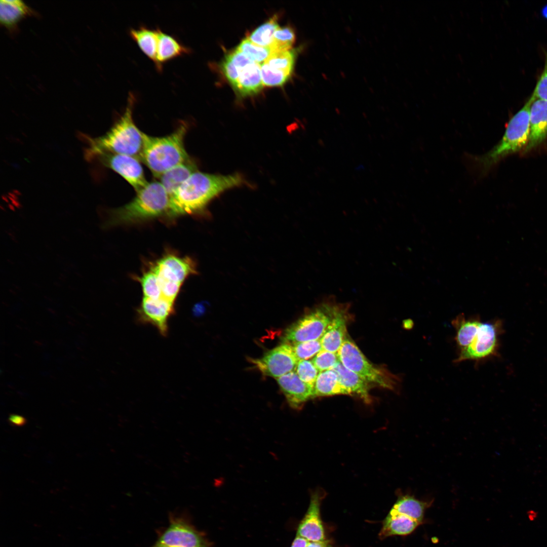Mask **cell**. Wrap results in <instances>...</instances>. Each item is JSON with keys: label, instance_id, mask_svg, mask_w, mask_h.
Instances as JSON below:
<instances>
[{"label": "cell", "instance_id": "obj_1", "mask_svg": "<svg viewBox=\"0 0 547 547\" xmlns=\"http://www.w3.org/2000/svg\"><path fill=\"white\" fill-rule=\"evenodd\" d=\"M243 176L209 174L197 171L170 197L168 217L202 212L222 192L242 185Z\"/></svg>", "mask_w": 547, "mask_h": 547}, {"label": "cell", "instance_id": "obj_2", "mask_svg": "<svg viewBox=\"0 0 547 547\" xmlns=\"http://www.w3.org/2000/svg\"><path fill=\"white\" fill-rule=\"evenodd\" d=\"M529 98L509 121L500 140L490 150L481 155L465 154L464 161L468 169L479 178L486 176L501 160L513 153L523 151L529 135L530 107Z\"/></svg>", "mask_w": 547, "mask_h": 547}, {"label": "cell", "instance_id": "obj_3", "mask_svg": "<svg viewBox=\"0 0 547 547\" xmlns=\"http://www.w3.org/2000/svg\"><path fill=\"white\" fill-rule=\"evenodd\" d=\"M129 94L125 110L113 126L104 135L89 138L85 157L92 159L105 153L127 154L139 159L142 146V132L136 125L133 118L135 101Z\"/></svg>", "mask_w": 547, "mask_h": 547}, {"label": "cell", "instance_id": "obj_4", "mask_svg": "<svg viewBox=\"0 0 547 547\" xmlns=\"http://www.w3.org/2000/svg\"><path fill=\"white\" fill-rule=\"evenodd\" d=\"M188 124L182 122L170 134L155 137L142 133V146L139 159L153 175L159 177L165 172L188 160L184 139Z\"/></svg>", "mask_w": 547, "mask_h": 547}, {"label": "cell", "instance_id": "obj_5", "mask_svg": "<svg viewBox=\"0 0 547 547\" xmlns=\"http://www.w3.org/2000/svg\"><path fill=\"white\" fill-rule=\"evenodd\" d=\"M129 203L110 211L105 226L167 216L170 197L159 181L148 182Z\"/></svg>", "mask_w": 547, "mask_h": 547}, {"label": "cell", "instance_id": "obj_6", "mask_svg": "<svg viewBox=\"0 0 547 547\" xmlns=\"http://www.w3.org/2000/svg\"><path fill=\"white\" fill-rule=\"evenodd\" d=\"M338 304L333 299L321 303L285 330L282 338L283 343L291 344L321 339Z\"/></svg>", "mask_w": 547, "mask_h": 547}, {"label": "cell", "instance_id": "obj_7", "mask_svg": "<svg viewBox=\"0 0 547 547\" xmlns=\"http://www.w3.org/2000/svg\"><path fill=\"white\" fill-rule=\"evenodd\" d=\"M337 355L339 361L346 368L369 384L388 389H395L398 384L396 376L370 363L357 345L348 337L339 348Z\"/></svg>", "mask_w": 547, "mask_h": 547}, {"label": "cell", "instance_id": "obj_8", "mask_svg": "<svg viewBox=\"0 0 547 547\" xmlns=\"http://www.w3.org/2000/svg\"><path fill=\"white\" fill-rule=\"evenodd\" d=\"M500 321L481 322L478 330L470 344L460 350L455 360L458 363L467 360H481L495 356L498 348L499 336L501 332Z\"/></svg>", "mask_w": 547, "mask_h": 547}, {"label": "cell", "instance_id": "obj_9", "mask_svg": "<svg viewBox=\"0 0 547 547\" xmlns=\"http://www.w3.org/2000/svg\"><path fill=\"white\" fill-rule=\"evenodd\" d=\"M156 543L169 547H210L204 536L186 519L171 518Z\"/></svg>", "mask_w": 547, "mask_h": 547}, {"label": "cell", "instance_id": "obj_10", "mask_svg": "<svg viewBox=\"0 0 547 547\" xmlns=\"http://www.w3.org/2000/svg\"><path fill=\"white\" fill-rule=\"evenodd\" d=\"M251 361L264 375L276 378L293 371L298 362L291 345L285 343Z\"/></svg>", "mask_w": 547, "mask_h": 547}, {"label": "cell", "instance_id": "obj_11", "mask_svg": "<svg viewBox=\"0 0 547 547\" xmlns=\"http://www.w3.org/2000/svg\"><path fill=\"white\" fill-rule=\"evenodd\" d=\"M98 157L104 166L122 176L136 191L148 183L138 158L113 153H105Z\"/></svg>", "mask_w": 547, "mask_h": 547}, {"label": "cell", "instance_id": "obj_12", "mask_svg": "<svg viewBox=\"0 0 547 547\" xmlns=\"http://www.w3.org/2000/svg\"><path fill=\"white\" fill-rule=\"evenodd\" d=\"M174 302L164 298L150 299L143 297L137 310V321L143 324H151L163 336L168 333V321L175 312Z\"/></svg>", "mask_w": 547, "mask_h": 547}, {"label": "cell", "instance_id": "obj_13", "mask_svg": "<svg viewBox=\"0 0 547 547\" xmlns=\"http://www.w3.org/2000/svg\"><path fill=\"white\" fill-rule=\"evenodd\" d=\"M325 495V491L321 490L311 494L308 510L298 526L297 535L309 541L326 540L320 515V505Z\"/></svg>", "mask_w": 547, "mask_h": 547}, {"label": "cell", "instance_id": "obj_14", "mask_svg": "<svg viewBox=\"0 0 547 547\" xmlns=\"http://www.w3.org/2000/svg\"><path fill=\"white\" fill-rule=\"evenodd\" d=\"M193 262L187 257L167 255L150 268L161 280L182 285L188 276L196 272Z\"/></svg>", "mask_w": 547, "mask_h": 547}, {"label": "cell", "instance_id": "obj_15", "mask_svg": "<svg viewBox=\"0 0 547 547\" xmlns=\"http://www.w3.org/2000/svg\"><path fill=\"white\" fill-rule=\"evenodd\" d=\"M289 405L301 409L305 402L314 398V386L302 381L296 373L291 371L277 378Z\"/></svg>", "mask_w": 547, "mask_h": 547}, {"label": "cell", "instance_id": "obj_16", "mask_svg": "<svg viewBox=\"0 0 547 547\" xmlns=\"http://www.w3.org/2000/svg\"><path fill=\"white\" fill-rule=\"evenodd\" d=\"M530 99L529 135L523 153L536 148L547 138V100Z\"/></svg>", "mask_w": 547, "mask_h": 547}, {"label": "cell", "instance_id": "obj_17", "mask_svg": "<svg viewBox=\"0 0 547 547\" xmlns=\"http://www.w3.org/2000/svg\"><path fill=\"white\" fill-rule=\"evenodd\" d=\"M347 309L345 304H338L333 319L320 339L322 349L337 353L347 337Z\"/></svg>", "mask_w": 547, "mask_h": 547}, {"label": "cell", "instance_id": "obj_18", "mask_svg": "<svg viewBox=\"0 0 547 547\" xmlns=\"http://www.w3.org/2000/svg\"><path fill=\"white\" fill-rule=\"evenodd\" d=\"M261 65L256 62L240 69L237 82L233 87L241 97L253 96L263 88Z\"/></svg>", "mask_w": 547, "mask_h": 547}, {"label": "cell", "instance_id": "obj_19", "mask_svg": "<svg viewBox=\"0 0 547 547\" xmlns=\"http://www.w3.org/2000/svg\"><path fill=\"white\" fill-rule=\"evenodd\" d=\"M190 53L189 48L182 44L174 36L158 28V44L154 64L159 71H162L165 63Z\"/></svg>", "mask_w": 547, "mask_h": 547}, {"label": "cell", "instance_id": "obj_20", "mask_svg": "<svg viewBox=\"0 0 547 547\" xmlns=\"http://www.w3.org/2000/svg\"><path fill=\"white\" fill-rule=\"evenodd\" d=\"M331 370L335 372L340 383L347 390L349 395H356L365 403L371 402L369 383L346 368L339 361Z\"/></svg>", "mask_w": 547, "mask_h": 547}, {"label": "cell", "instance_id": "obj_21", "mask_svg": "<svg viewBox=\"0 0 547 547\" xmlns=\"http://www.w3.org/2000/svg\"><path fill=\"white\" fill-rule=\"evenodd\" d=\"M196 162L191 158L179 164L162 174L159 178L169 197L196 171H198Z\"/></svg>", "mask_w": 547, "mask_h": 547}, {"label": "cell", "instance_id": "obj_22", "mask_svg": "<svg viewBox=\"0 0 547 547\" xmlns=\"http://www.w3.org/2000/svg\"><path fill=\"white\" fill-rule=\"evenodd\" d=\"M421 524L407 515L390 510L383 522L379 536L380 539H383L393 535H408Z\"/></svg>", "mask_w": 547, "mask_h": 547}, {"label": "cell", "instance_id": "obj_23", "mask_svg": "<svg viewBox=\"0 0 547 547\" xmlns=\"http://www.w3.org/2000/svg\"><path fill=\"white\" fill-rule=\"evenodd\" d=\"M34 14L33 10L21 1L1 0L0 2L1 22L9 29H15L17 23L21 19Z\"/></svg>", "mask_w": 547, "mask_h": 547}, {"label": "cell", "instance_id": "obj_24", "mask_svg": "<svg viewBox=\"0 0 547 547\" xmlns=\"http://www.w3.org/2000/svg\"><path fill=\"white\" fill-rule=\"evenodd\" d=\"M129 33L142 52L155 63L158 44V28L154 29L141 26L137 28L130 29Z\"/></svg>", "mask_w": 547, "mask_h": 547}, {"label": "cell", "instance_id": "obj_25", "mask_svg": "<svg viewBox=\"0 0 547 547\" xmlns=\"http://www.w3.org/2000/svg\"><path fill=\"white\" fill-rule=\"evenodd\" d=\"M337 395H347V390L340 383L332 370L319 372L314 385V398Z\"/></svg>", "mask_w": 547, "mask_h": 547}, {"label": "cell", "instance_id": "obj_26", "mask_svg": "<svg viewBox=\"0 0 547 547\" xmlns=\"http://www.w3.org/2000/svg\"><path fill=\"white\" fill-rule=\"evenodd\" d=\"M481 322L479 317L466 319L463 314H460L453 320L452 325L456 329L455 339L460 350L470 344Z\"/></svg>", "mask_w": 547, "mask_h": 547}, {"label": "cell", "instance_id": "obj_27", "mask_svg": "<svg viewBox=\"0 0 547 547\" xmlns=\"http://www.w3.org/2000/svg\"><path fill=\"white\" fill-rule=\"evenodd\" d=\"M431 503L420 500L412 495H402L398 498L390 511L407 515L422 523L425 511Z\"/></svg>", "mask_w": 547, "mask_h": 547}, {"label": "cell", "instance_id": "obj_28", "mask_svg": "<svg viewBox=\"0 0 547 547\" xmlns=\"http://www.w3.org/2000/svg\"><path fill=\"white\" fill-rule=\"evenodd\" d=\"M297 49L272 52L265 62L271 69L291 76L297 53Z\"/></svg>", "mask_w": 547, "mask_h": 547}, {"label": "cell", "instance_id": "obj_29", "mask_svg": "<svg viewBox=\"0 0 547 547\" xmlns=\"http://www.w3.org/2000/svg\"><path fill=\"white\" fill-rule=\"evenodd\" d=\"M279 27L277 17L274 16L254 30L248 38L257 46L269 48L275 32Z\"/></svg>", "mask_w": 547, "mask_h": 547}, {"label": "cell", "instance_id": "obj_30", "mask_svg": "<svg viewBox=\"0 0 547 547\" xmlns=\"http://www.w3.org/2000/svg\"><path fill=\"white\" fill-rule=\"evenodd\" d=\"M295 41V34L291 27H279L275 32L269 47L271 53L291 49Z\"/></svg>", "mask_w": 547, "mask_h": 547}, {"label": "cell", "instance_id": "obj_31", "mask_svg": "<svg viewBox=\"0 0 547 547\" xmlns=\"http://www.w3.org/2000/svg\"><path fill=\"white\" fill-rule=\"evenodd\" d=\"M237 49L251 60L258 63L265 62L271 53L269 48L257 46L247 37L242 40Z\"/></svg>", "mask_w": 547, "mask_h": 547}, {"label": "cell", "instance_id": "obj_32", "mask_svg": "<svg viewBox=\"0 0 547 547\" xmlns=\"http://www.w3.org/2000/svg\"><path fill=\"white\" fill-rule=\"evenodd\" d=\"M142 286L143 297L150 299L164 298L155 273L150 269L139 279Z\"/></svg>", "mask_w": 547, "mask_h": 547}, {"label": "cell", "instance_id": "obj_33", "mask_svg": "<svg viewBox=\"0 0 547 547\" xmlns=\"http://www.w3.org/2000/svg\"><path fill=\"white\" fill-rule=\"evenodd\" d=\"M291 344L298 362L315 357L322 349L320 339Z\"/></svg>", "mask_w": 547, "mask_h": 547}, {"label": "cell", "instance_id": "obj_34", "mask_svg": "<svg viewBox=\"0 0 547 547\" xmlns=\"http://www.w3.org/2000/svg\"><path fill=\"white\" fill-rule=\"evenodd\" d=\"M294 371L302 381L312 386L319 373L312 361L308 360L299 361Z\"/></svg>", "mask_w": 547, "mask_h": 547}, {"label": "cell", "instance_id": "obj_35", "mask_svg": "<svg viewBox=\"0 0 547 547\" xmlns=\"http://www.w3.org/2000/svg\"><path fill=\"white\" fill-rule=\"evenodd\" d=\"M261 73L263 85L269 87L282 86L291 77L284 72L273 70L265 62L261 65Z\"/></svg>", "mask_w": 547, "mask_h": 547}, {"label": "cell", "instance_id": "obj_36", "mask_svg": "<svg viewBox=\"0 0 547 547\" xmlns=\"http://www.w3.org/2000/svg\"><path fill=\"white\" fill-rule=\"evenodd\" d=\"M311 361L320 372L331 370L339 361V358L337 353L322 349Z\"/></svg>", "mask_w": 547, "mask_h": 547}, {"label": "cell", "instance_id": "obj_37", "mask_svg": "<svg viewBox=\"0 0 547 547\" xmlns=\"http://www.w3.org/2000/svg\"><path fill=\"white\" fill-rule=\"evenodd\" d=\"M532 93L530 97L532 99L547 100V52L545 53V62L542 72Z\"/></svg>", "mask_w": 547, "mask_h": 547}, {"label": "cell", "instance_id": "obj_38", "mask_svg": "<svg viewBox=\"0 0 547 547\" xmlns=\"http://www.w3.org/2000/svg\"><path fill=\"white\" fill-rule=\"evenodd\" d=\"M220 67L227 81L232 88L236 85L239 75L238 69L226 56L220 64Z\"/></svg>", "mask_w": 547, "mask_h": 547}, {"label": "cell", "instance_id": "obj_39", "mask_svg": "<svg viewBox=\"0 0 547 547\" xmlns=\"http://www.w3.org/2000/svg\"><path fill=\"white\" fill-rule=\"evenodd\" d=\"M309 541L297 535L294 539L291 547H306Z\"/></svg>", "mask_w": 547, "mask_h": 547}, {"label": "cell", "instance_id": "obj_40", "mask_svg": "<svg viewBox=\"0 0 547 547\" xmlns=\"http://www.w3.org/2000/svg\"><path fill=\"white\" fill-rule=\"evenodd\" d=\"M10 421L16 425H23L25 422V418L17 415H12L9 418Z\"/></svg>", "mask_w": 547, "mask_h": 547}, {"label": "cell", "instance_id": "obj_41", "mask_svg": "<svg viewBox=\"0 0 547 547\" xmlns=\"http://www.w3.org/2000/svg\"><path fill=\"white\" fill-rule=\"evenodd\" d=\"M329 542L328 540L318 541H309L306 547H328Z\"/></svg>", "mask_w": 547, "mask_h": 547}, {"label": "cell", "instance_id": "obj_42", "mask_svg": "<svg viewBox=\"0 0 547 547\" xmlns=\"http://www.w3.org/2000/svg\"><path fill=\"white\" fill-rule=\"evenodd\" d=\"M527 515H528V518L530 521L534 520L536 518V517L537 516V513L535 511H533V510L529 511L527 512Z\"/></svg>", "mask_w": 547, "mask_h": 547}, {"label": "cell", "instance_id": "obj_43", "mask_svg": "<svg viewBox=\"0 0 547 547\" xmlns=\"http://www.w3.org/2000/svg\"><path fill=\"white\" fill-rule=\"evenodd\" d=\"M542 16L547 20V4L541 10Z\"/></svg>", "mask_w": 547, "mask_h": 547}, {"label": "cell", "instance_id": "obj_44", "mask_svg": "<svg viewBox=\"0 0 547 547\" xmlns=\"http://www.w3.org/2000/svg\"><path fill=\"white\" fill-rule=\"evenodd\" d=\"M151 547H169V546H165V545H163L155 543V545H154L153 546H151Z\"/></svg>", "mask_w": 547, "mask_h": 547}]
</instances>
